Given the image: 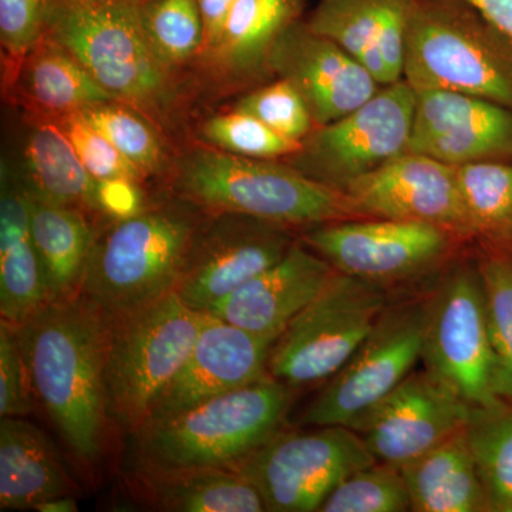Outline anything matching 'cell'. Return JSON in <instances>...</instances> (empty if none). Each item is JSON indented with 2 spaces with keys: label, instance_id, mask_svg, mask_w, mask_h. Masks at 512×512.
<instances>
[{
  "label": "cell",
  "instance_id": "1",
  "mask_svg": "<svg viewBox=\"0 0 512 512\" xmlns=\"http://www.w3.org/2000/svg\"><path fill=\"white\" fill-rule=\"evenodd\" d=\"M33 399L74 456L96 461L107 413L110 319L82 295L55 299L15 326Z\"/></svg>",
  "mask_w": 512,
  "mask_h": 512
},
{
  "label": "cell",
  "instance_id": "2",
  "mask_svg": "<svg viewBox=\"0 0 512 512\" xmlns=\"http://www.w3.org/2000/svg\"><path fill=\"white\" fill-rule=\"evenodd\" d=\"M207 212L171 194L97 232L79 295L109 319L175 291L185 256Z\"/></svg>",
  "mask_w": 512,
  "mask_h": 512
},
{
  "label": "cell",
  "instance_id": "3",
  "mask_svg": "<svg viewBox=\"0 0 512 512\" xmlns=\"http://www.w3.org/2000/svg\"><path fill=\"white\" fill-rule=\"evenodd\" d=\"M47 36L117 101L161 130L174 123L183 101L181 84L177 70L161 60L148 40L140 0H63Z\"/></svg>",
  "mask_w": 512,
  "mask_h": 512
},
{
  "label": "cell",
  "instance_id": "4",
  "mask_svg": "<svg viewBox=\"0 0 512 512\" xmlns=\"http://www.w3.org/2000/svg\"><path fill=\"white\" fill-rule=\"evenodd\" d=\"M234 156L211 146L188 148L171 165V194L205 212H235L296 227L353 220L343 192L291 165Z\"/></svg>",
  "mask_w": 512,
  "mask_h": 512
},
{
  "label": "cell",
  "instance_id": "5",
  "mask_svg": "<svg viewBox=\"0 0 512 512\" xmlns=\"http://www.w3.org/2000/svg\"><path fill=\"white\" fill-rule=\"evenodd\" d=\"M403 76L512 110V43L463 0H412Z\"/></svg>",
  "mask_w": 512,
  "mask_h": 512
},
{
  "label": "cell",
  "instance_id": "6",
  "mask_svg": "<svg viewBox=\"0 0 512 512\" xmlns=\"http://www.w3.org/2000/svg\"><path fill=\"white\" fill-rule=\"evenodd\" d=\"M293 390L266 376L133 434L140 463L158 467H228L281 430Z\"/></svg>",
  "mask_w": 512,
  "mask_h": 512
},
{
  "label": "cell",
  "instance_id": "7",
  "mask_svg": "<svg viewBox=\"0 0 512 512\" xmlns=\"http://www.w3.org/2000/svg\"><path fill=\"white\" fill-rule=\"evenodd\" d=\"M205 313L177 293L146 308L110 319L104 386L109 419L136 434L150 419L200 333Z\"/></svg>",
  "mask_w": 512,
  "mask_h": 512
},
{
  "label": "cell",
  "instance_id": "8",
  "mask_svg": "<svg viewBox=\"0 0 512 512\" xmlns=\"http://www.w3.org/2000/svg\"><path fill=\"white\" fill-rule=\"evenodd\" d=\"M383 286L336 274L274 343L268 375L292 389L336 375L392 301Z\"/></svg>",
  "mask_w": 512,
  "mask_h": 512
},
{
  "label": "cell",
  "instance_id": "9",
  "mask_svg": "<svg viewBox=\"0 0 512 512\" xmlns=\"http://www.w3.org/2000/svg\"><path fill=\"white\" fill-rule=\"evenodd\" d=\"M421 362L471 407L503 406L477 265H458L426 293Z\"/></svg>",
  "mask_w": 512,
  "mask_h": 512
},
{
  "label": "cell",
  "instance_id": "10",
  "mask_svg": "<svg viewBox=\"0 0 512 512\" xmlns=\"http://www.w3.org/2000/svg\"><path fill=\"white\" fill-rule=\"evenodd\" d=\"M377 463L365 441L345 426L275 433L231 464L254 485L271 512H313L345 478Z\"/></svg>",
  "mask_w": 512,
  "mask_h": 512
},
{
  "label": "cell",
  "instance_id": "11",
  "mask_svg": "<svg viewBox=\"0 0 512 512\" xmlns=\"http://www.w3.org/2000/svg\"><path fill=\"white\" fill-rule=\"evenodd\" d=\"M426 293L390 301L355 355L301 416L306 426H353L414 372L423 348Z\"/></svg>",
  "mask_w": 512,
  "mask_h": 512
},
{
  "label": "cell",
  "instance_id": "12",
  "mask_svg": "<svg viewBox=\"0 0 512 512\" xmlns=\"http://www.w3.org/2000/svg\"><path fill=\"white\" fill-rule=\"evenodd\" d=\"M414 107L416 90L409 83L387 84L342 119L312 131L291 167L342 192L349 181L406 153Z\"/></svg>",
  "mask_w": 512,
  "mask_h": 512
},
{
  "label": "cell",
  "instance_id": "13",
  "mask_svg": "<svg viewBox=\"0 0 512 512\" xmlns=\"http://www.w3.org/2000/svg\"><path fill=\"white\" fill-rule=\"evenodd\" d=\"M296 244L292 227L235 212H207L185 256L178 298L207 313Z\"/></svg>",
  "mask_w": 512,
  "mask_h": 512
},
{
  "label": "cell",
  "instance_id": "14",
  "mask_svg": "<svg viewBox=\"0 0 512 512\" xmlns=\"http://www.w3.org/2000/svg\"><path fill=\"white\" fill-rule=\"evenodd\" d=\"M453 232L423 222L338 221L303 235L306 247L340 274L392 289L430 274L450 249Z\"/></svg>",
  "mask_w": 512,
  "mask_h": 512
},
{
  "label": "cell",
  "instance_id": "15",
  "mask_svg": "<svg viewBox=\"0 0 512 512\" xmlns=\"http://www.w3.org/2000/svg\"><path fill=\"white\" fill-rule=\"evenodd\" d=\"M471 412L439 377L427 369L414 370L352 430L376 461L400 470L464 429Z\"/></svg>",
  "mask_w": 512,
  "mask_h": 512
},
{
  "label": "cell",
  "instance_id": "16",
  "mask_svg": "<svg viewBox=\"0 0 512 512\" xmlns=\"http://www.w3.org/2000/svg\"><path fill=\"white\" fill-rule=\"evenodd\" d=\"M356 217L423 222L471 235L456 167L406 151L342 188Z\"/></svg>",
  "mask_w": 512,
  "mask_h": 512
},
{
  "label": "cell",
  "instance_id": "17",
  "mask_svg": "<svg viewBox=\"0 0 512 512\" xmlns=\"http://www.w3.org/2000/svg\"><path fill=\"white\" fill-rule=\"evenodd\" d=\"M268 67L301 93L319 127L342 119L379 92L362 63L296 20L275 40Z\"/></svg>",
  "mask_w": 512,
  "mask_h": 512
},
{
  "label": "cell",
  "instance_id": "18",
  "mask_svg": "<svg viewBox=\"0 0 512 512\" xmlns=\"http://www.w3.org/2000/svg\"><path fill=\"white\" fill-rule=\"evenodd\" d=\"M410 153L463 165L512 158V110L450 90H416Z\"/></svg>",
  "mask_w": 512,
  "mask_h": 512
},
{
  "label": "cell",
  "instance_id": "19",
  "mask_svg": "<svg viewBox=\"0 0 512 512\" xmlns=\"http://www.w3.org/2000/svg\"><path fill=\"white\" fill-rule=\"evenodd\" d=\"M272 346L269 340L205 313L190 356L161 394L146 424L264 379Z\"/></svg>",
  "mask_w": 512,
  "mask_h": 512
},
{
  "label": "cell",
  "instance_id": "20",
  "mask_svg": "<svg viewBox=\"0 0 512 512\" xmlns=\"http://www.w3.org/2000/svg\"><path fill=\"white\" fill-rule=\"evenodd\" d=\"M335 274L336 269L326 259L296 242L284 258L207 313L275 343Z\"/></svg>",
  "mask_w": 512,
  "mask_h": 512
},
{
  "label": "cell",
  "instance_id": "21",
  "mask_svg": "<svg viewBox=\"0 0 512 512\" xmlns=\"http://www.w3.org/2000/svg\"><path fill=\"white\" fill-rule=\"evenodd\" d=\"M49 302L45 272L30 227L29 195L9 165L0 192V316L18 326Z\"/></svg>",
  "mask_w": 512,
  "mask_h": 512
},
{
  "label": "cell",
  "instance_id": "22",
  "mask_svg": "<svg viewBox=\"0 0 512 512\" xmlns=\"http://www.w3.org/2000/svg\"><path fill=\"white\" fill-rule=\"evenodd\" d=\"M131 484L141 503L156 511H265L258 490L231 467H158L140 463Z\"/></svg>",
  "mask_w": 512,
  "mask_h": 512
},
{
  "label": "cell",
  "instance_id": "23",
  "mask_svg": "<svg viewBox=\"0 0 512 512\" xmlns=\"http://www.w3.org/2000/svg\"><path fill=\"white\" fill-rule=\"evenodd\" d=\"M60 495H74V483L52 441L23 417H2L0 510H36Z\"/></svg>",
  "mask_w": 512,
  "mask_h": 512
},
{
  "label": "cell",
  "instance_id": "24",
  "mask_svg": "<svg viewBox=\"0 0 512 512\" xmlns=\"http://www.w3.org/2000/svg\"><path fill=\"white\" fill-rule=\"evenodd\" d=\"M22 174H16L30 197L100 212L96 178L86 170L55 119L39 116L26 131Z\"/></svg>",
  "mask_w": 512,
  "mask_h": 512
},
{
  "label": "cell",
  "instance_id": "25",
  "mask_svg": "<svg viewBox=\"0 0 512 512\" xmlns=\"http://www.w3.org/2000/svg\"><path fill=\"white\" fill-rule=\"evenodd\" d=\"M412 511L490 512L466 427L400 468Z\"/></svg>",
  "mask_w": 512,
  "mask_h": 512
},
{
  "label": "cell",
  "instance_id": "26",
  "mask_svg": "<svg viewBox=\"0 0 512 512\" xmlns=\"http://www.w3.org/2000/svg\"><path fill=\"white\" fill-rule=\"evenodd\" d=\"M16 86L32 109L50 119L117 101L76 57L49 36L16 66Z\"/></svg>",
  "mask_w": 512,
  "mask_h": 512
},
{
  "label": "cell",
  "instance_id": "27",
  "mask_svg": "<svg viewBox=\"0 0 512 512\" xmlns=\"http://www.w3.org/2000/svg\"><path fill=\"white\" fill-rule=\"evenodd\" d=\"M29 205L32 237L45 272L49 301L79 295L97 234L87 212L30 195Z\"/></svg>",
  "mask_w": 512,
  "mask_h": 512
},
{
  "label": "cell",
  "instance_id": "28",
  "mask_svg": "<svg viewBox=\"0 0 512 512\" xmlns=\"http://www.w3.org/2000/svg\"><path fill=\"white\" fill-rule=\"evenodd\" d=\"M298 0H237L217 45L200 60L224 80H244L268 64L275 40L298 13Z\"/></svg>",
  "mask_w": 512,
  "mask_h": 512
},
{
  "label": "cell",
  "instance_id": "29",
  "mask_svg": "<svg viewBox=\"0 0 512 512\" xmlns=\"http://www.w3.org/2000/svg\"><path fill=\"white\" fill-rule=\"evenodd\" d=\"M456 174L471 235L512 244V161L457 165Z\"/></svg>",
  "mask_w": 512,
  "mask_h": 512
},
{
  "label": "cell",
  "instance_id": "30",
  "mask_svg": "<svg viewBox=\"0 0 512 512\" xmlns=\"http://www.w3.org/2000/svg\"><path fill=\"white\" fill-rule=\"evenodd\" d=\"M466 434L490 512H512V406L473 409Z\"/></svg>",
  "mask_w": 512,
  "mask_h": 512
},
{
  "label": "cell",
  "instance_id": "31",
  "mask_svg": "<svg viewBox=\"0 0 512 512\" xmlns=\"http://www.w3.org/2000/svg\"><path fill=\"white\" fill-rule=\"evenodd\" d=\"M384 0H322L306 25L328 37L365 66L377 83L387 86L377 28Z\"/></svg>",
  "mask_w": 512,
  "mask_h": 512
},
{
  "label": "cell",
  "instance_id": "32",
  "mask_svg": "<svg viewBox=\"0 0 512 512\" xmlns=\"http://www.w3.org/2000/svg\"><path fill=\"white\" fill-rule=\"evenodd\" d=\"M487 303L495 360V389L512 406V244H488L477 264Z\"/></svg>",
  "mask_w": 512,
  "mask_h": 512
},
{
  "label": "cell",
  "instance_id": "33",
  "mask_svg": "<svg viewBox=\"0 0 512 512\" xmlns=\"http://www.w3.org/2000/svg\"><path fill=\"white\" fill-rule=\"evenodd\" d=\"M143 177L170 173L171 165L160 130L153 121L121 101H107L79 111Z\"/></svg>",
  "mask_w": 512,
  "mask_h": 512
},
{
  "label": "cell",
  "instance_id": "34",
  "mask_svg": "<svg viewBox=\"0 0 512 512\" xmlns=\"http://www.w3.org/2000/svg\"><path fill=\"white\" fill-rule=\"evenodd\" d=\"M140 18L157 55L171 69L200 59L204 25L197 0H140Z\"/></svg>",
  "mask_w": 512,
  "mask_h": 512
},
{
  "label": "cell",
  "instance_id": "35",
  "mask_svg": "<svg viewBox=\"0 0 512 512\" xmlns=\"http://www.w3.org/2000/svg\"><path fill=\"white\" fill-rule=\"evenodd\" d=\"M404 511H412V501L402 471L377 461L345 478L318 512Z\"/></svg>",
  "mask_w": 512,
  "mask_h": 512
},
{
  "label": "cell",
  "instance_id": "36",
  "mask_svg": "<svg viewBox=\"0 0 512 512\" xmlns=\"http://www.w3.org/2000/svg\"><path fill=\"white\" fill-rule=\"evenodd\" d=\"M200 131L207 146L256 160L295 156L303 144L281 136L252 114L237 109L210 117Z\"/></svg>",
  "mask_w": 512,
  "mask_h": 512
},
{
  "label": "cell",
  "instance_id": "37",
  "mask_svg": "<svg viewBox=\"0 0 512 512\" xmlns=\"http://www.w3.org/2000/svg\"><path fill=\"white\" fill-rule=\"evenodd\" d=\"M234 109L252 114L276 133L296 141L305 140L315 124L301 93L284 79L242 97Z\"/></svg>",
  "mask_w": 512,
  "mask_h": 512
},
{
  "label": "cell",
  "instance_id": "38",
  "mask_svg": "<svg viewBox=\"0 0 512 512\" xmlns=\"http://www.w3.org/2000/svg\"><path fill=\"white\" fill-rule=\"evenodd\" d=\"M63 0H0V43L16 66L52 28Z\"/></svg>",
  "mask_w": 512,
  "mask_h": 512
},
{
  "label": "cell",
  "instance_id": "39",
  "mask_svg": "<svg viewBox=\"0 0 512 512\" xmlns=\"http://www.w3.org/2000/svg\"><path fill=\"white\" fill-rule=\"evenodd\" d=\"M55 120L69 138L86 170L97 181L128 178L141 183L144 180L143 174L79 113L67 114Z\"/></svg>",
  "mask_w": 512,
  "mask_h": 512
},
{
  "label": "cell",
  "instance_id": "40",
  "mask_svg": "<svg viewBox=\"0 0 512 512\" xmlns=\"http://www.w3.org/2000/svg\"><path fill=\"white\" fill-rule=\"evenodd\" d=\"M33 410L28 369L20 350L18 333L0 322V416L25 417Z\"/></svg>",
  "mask_w": 512,
  "mask_h": 512
},
{
  "label": "cell",
  "instance_id": "41",
  "mask_svg": "<svg viewBox=\"0 0 512 512\" xmlns=\"http://www.w3.org/2000/svg\"><path fill=\"white\" fill-rule=\"evenodd\" d=\"M97 183L101 214L107 215L109 220L133 217L147 205L138 181L111 178Z\"/></svg>",
  "mask_w": 512,
  "mask_h": 512
},
{
  "label": "cell",
  "instance_id": "42",
  "mask_svg": "<svg viewBox=\"0 0 512 512\" xmlns=\"http://www.w3.org/2000/svg\"><path fill=\"white\" fill-rule=\"evenodd\" d=\"M204 25V50L202 57L208 55L224 32L225 25L237 0H197Z\"/></svg>",
  "mask_w": 512,
  "mask_h": 512
},
{
  "label": "cell",
  "instance_id": "43",
  "mask_svg": "<svg viewBox=\"0 0 512 512\" xmlns=\"http://www.w3.org/2000/svg\"><path fill=\"white\" fill-rule=\"evenodd\" d=\"M512 43V0H463Z\"/></svg>",
  "mask_w": 512,
  "mask_h": 512
},
{
  "label": "cell",
  "instance_id": "44",
  "mask_svg": "<svg viewBox=\"0 0 512 512\" xmlns=\"http://www.w3.org/2000/svg\"><path fill=\"white\" fill-rule=\"evenodd\" d=\"M35 511L40 512H76L77 508L76 498L74 495H60V497L50 498L45 503L39 504Z\"/></svg>",
  "mask_w": 512,
  "mask_h": 512
},
{
  "label": "cell",
  "instance_id": "45",
  "mask_svg": "<svg viewBox=\"0 0 512 512\" xmlns=\"http://www.w3.org/2000/svg\"><path fill=\"white\" fill-rule=\"evenodd\" d=\"M67 2H79V0H67Z\"/></svg>",
  "mask_w": 512,
  "mask_h": 512
}]
</instances>
